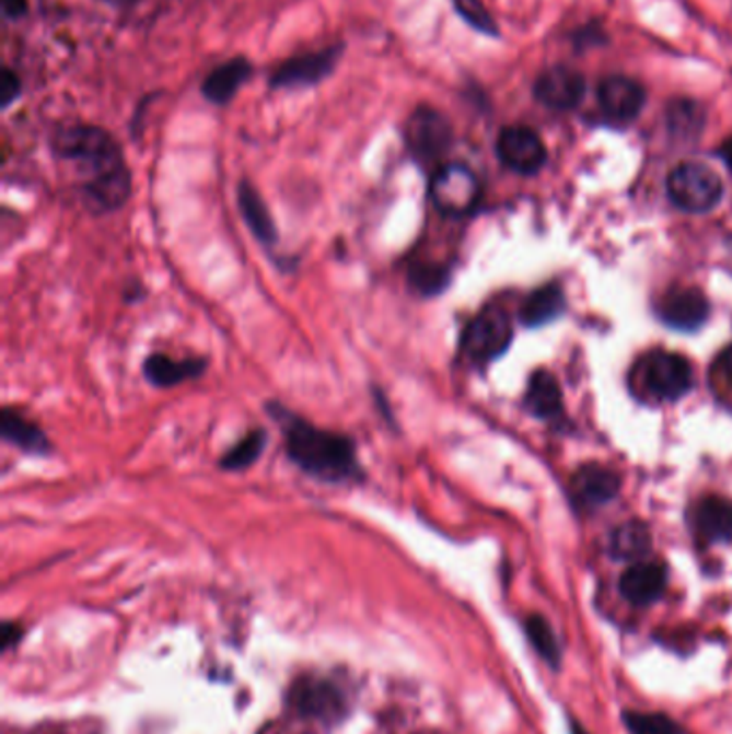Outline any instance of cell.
I'll list each match as a JSON object with an SVG mask.
<instances>
[{"instance_id": "cell-1", "label": "cell", "mask_w": 732, "mask_h": 734, "mask_svg": "<svg viewBox=\"0 0 732 734\" xmlns=\"http://www.w3.org/2000/svg\"><path fill=\"white\" fill-rule=\"evenodd\" d=\"M55 151L78 170L82 196L93 211L113 213L127 202L131 174L108 131L93 125L67 127L55 136Z\"/></svg>"}, {"instance_id": "cell-2", "label": "cell", "mask_w": 732, "mask_h": 734, "mask_svg": "<svg viewBox=\"0 0 732 734\" xmlns=\"http://www.w3.org/2000/svg\"><path fill=\"white\" fill-rule=\"evenodd\" d=\"M271 412L282 423L288 457L303 473L325 483H348L361 479V464L352 439L316 428L278 404L271 406Z\"/></svg>"}, {"instance_id": "cell-3", "label": "cell", "mask_w": 732, "mask_h": 734, "mask_svg": "<svg viewBox=\"0 0 732 734\" xmlns=\"http://www.w3.org/2000/svg\"><path fill=\"white\" fill-rule=\"evenodd\" d=\"M634 381L647 396L660 401H673L689 394L694 387V370L692 363L676 352L653 350L636 365Z\"/></svg>"}, {"instance_id": "cell-4", "label": "cell", "mask_w": 732, "mask_h": 734, "mask_svg": "<svg viewBox=\"0 0 732 734\" xmlns=\"http://www.w3.org/2000/svg\"><path fill=\"white\" fill-rule=\"evenodd\" d=\"M669 196L687 213H707L722 200V178L705 164L685 162L669 174Z\"/></svg>"}, {"instance_id": "cell-5", "label": "cell", "mask_w": 732, "mask_h": 734, "mask_svg": "<svg viewBox=\"0 0 732 734\" xmlns=\"http://www.w3.org/2000/svg\"><path fill=\"white\" fill-rule=\"evenodd\" d=\"M430 200L443 215L464 218L473 213L481 200L479 178L462 164H445L432 174Z\"/></svg>"}, {"instance_id": "cell-6", "label": "cell", "mask_w": 732, "mask_h": 734, "mask_svg": "<svg viewBox=\"0 0 732 734\" xmlns=\"http://www.w3.org/2000/svg\"><path fill=\"white\" fill-rule=\"evenodd\" d=\"M288 704L297 715L329 726L338 724L346 715V698L338 685L327 678H297L290 685Z\"/></svg>"}, {"instance_id": "cell-7", "label": "cell", "mask_w": 732, "mask_h": 734, "mask_svg": "<svg viewBox=\"0 0 732 734\" xmlns=\"http://www.w3.org/2000/svg\"><path fill=\"white\" fill-rule=\"evenodd\" d=\"M511 336L508 314L499 307H488L464 329L462 354L475 365L490 363L508 350Z\"/></svg>"}, {"instance_id": "cell-8", "label": "cell", "mask_w": 732, "mask_h": 734, "mask_svg": "<svg viewBox=\"0 0 732 734\" xmlns=\"http://www.w3.org/2000/svg\"><path fill=\"white\" fill-rule=\"evenodd\" d=\"M404 136L410 155L419 164L441 162L448 155L453 140L448 116L430 106H421L410 114Z\"/></svg>"}, {"instance_id": "cell-9", "label": "cell", "mask_w": 732, "mask_h": 734, "mask_svg": "<svg viewBox=\"0 0 732 734\" xmlns=\"http://www.w3.org/2000/svg\"><path fill=\"white\" fill-rule=\"evenodd\" d=\"M341 46L323 48L316 53H305L288 58L269 78L274 89H303L323 82L338 65Z\"/></svg>"}, {"instance_id": "cell-10", "label": "cell", "mask_w": 732, "mask_h": 734, "mask_svg": "<svg viewBox=\"0 0 732 734\" xmlns=\"http://www.w3.org/2000/svg\"><path fill=\"white\" fill-rule=\"evenodd\" d=\"M501 162L520 174H535L546 164V147L542 138L522 125L506 127L497 140Z\"/></svg>"}, {"instance_id": "cell-11", "label": "cell", "mask_w": 732, "mask_h": 734, "mask_svg": "<svg viewBox=\"0 0 732 734\" xmlns=\"http://www.w3.org/2000/svg\"><path fill=\"white\" fill-rule=\"evenodd\" d=\"M586 91V82L580 71L571 67H550L535 82V97L553 110L576 108Z\"/></svg>"}, {"instance_id": "cell-12", "label": "cell", "mask_w": 732, "mask_h": 734, "mask_svg": "<svg viewBox=\"0 0 732 734\" xmlns=\"http://www.w3.org/2000/svg\"><path fill=\"white\" fill-rule=\"evenodd\" d=\"M660 318L678 331H696L709 318V301L696 288H673L660 301Z\"/></svg>"}, {"instance_id": "cell-13", "label": "cell", "mask_w": 732, "mask_h": 734, "mask_svg": "<svg viewBox=\"0 0 732 734\" xmlns=\"http://www.w3.org/2000/svg\"><path fill=\"white\" fill-rule=\"evenodd\" d=\"M669 584V573L666 567L660 563H644L638 561L631 567L625 569L620 575L619 589L620 595L631 604V606H651L655 604Z\"/></svg>"}, {"instance_id": "cell-14", "label": "cell", "mask_w": 732, "mask_h": 734, "mask_svg": "<svg viewBox=\"0 0 732 734\" xmlns=\"http://www.w3.org/2000/svg\"><path fill=\"white\" fill-rule=\"evenodd\" d=\"M597 100H600L602 110L608 114L611 118L631 120L642 110L647 93L631 78L611 75V78L602 80V84L597 89Z\"/></svg>"}, {"instance_id": "cell-15", "label": "cell", "mask_w": 732, "mask_h": 734, "mask_svg": "<svg viewBox=\"0 0 732 734\" xmlns=\"http://www.w3.org/2000/svg\"><path fill=\"white\" fill-rule=\"evenodd\" d=\"M619 475L606 466H584L571 479L573 499L584 508H602L619 494Z\"/></svg>"}, {"instance_id": "cell-16", "label": "cell", "mask_w": 732, "mask_h": 734, "mask_svg": "<svg viewBox=\"0 0 732 734\" xmlns=\"http://www.w3.org/2000/svg\"><path fill=\"white\" fill-rule=\"evenodd\" d=\"M205 370H207V361L200 357L172 359L169 354L153 352L144 361V378L153 387H176L185 381H194L202 376Z\"/></svg>"}, {"instance_id": "cell-17", "label": "cell", "mask_w": 732, "mask_h": 734, "mask_svg": "<svg viewBox=\"0 0 732 734\" xmlns=\"http://www.w3.org/2000/svg\"><path fill=\"white\" fill-rule=\"evenodd\" d=\"M252 75V65L247 58L239 57L232 60H225L224 65L216 67L202 82V95L216 104L224 106L228 104L236 91L247 82Z\"/></svg>"}, {"instance_id": "cell-18", "label": "cell", "mask_w": 732, "mask_h": 734, "mask_svg": "<svg viewBox=\"0 0 732 734\" xmlns=\"http://www.w3.org/2000/svg\"><path fill=\"white\" fill-rule=\"evenodd\" d=\"M0 434L7 443L15 445L22 452L33 453V455H46L53 450L48 436L44 430L28 421L22 412L13 408H4L0 415Z\"/></svg>"}, {"instance_id": "cell-19", "label": "cell", "mask_w": 732, "mask_h": 734, "mask_svg": "<svg viewBox=\"0 0 732 734\" xmlns=\"http://www.w3.org/2000/svg\"><path fill=\"white\" fill-rule=\"evenodd\" d=\"M239 209H241V215H243L245 224L263 245L271 247V245L278 243V230H276V222L269 213V207L265 205V200L256 191V187L247 180L239 183Z\"/></svg>"}, {"instance_id": "cell-20", "label": "cell", "mask_w": 732, "mask_h": 734, "mask_svg": "<svg viewBox=\"0 0 732 734\" xmlns=\"http://www.w3.org/2000/svg\"><path fill=\"white\" fill-rule=\"evenodd\" d=\"M694 528L707 541L732 539V503L720 497L702 499L694 509Z\"/></svg>"}, {"instance_id": "cell-21", "label": "cell", "mask_w": 732, "mask_h": 734, "mask_svg": "<svg viewBox=\"0 0 732 734\" xmlns=\"http://www.w3.org/2000/svg\"><path fill=\"white\" fill-rule=\"evenodd\" d=\"M524 404L539 419H555L561 415L563 394L557 378L546 370H537L528 381Z\"/></svg>"}, {"instance_id": "cell-22", "label": "cell", "mask_w": 732, "mask_h": 734, "mask_svg": "<svg viewBox=\"0 0 732 734\" xmlns=\"http://www.w3.org/2000/svg\"><path fill=\"white\" fill-rule=\"evenodd\" d=\"M565 310L563 290L555 283L531 292L522 305L520 318L526 327H544L557 321Z\"/></svg>"}, {"instance_id": "cell-23", "label": "cell", "mask_w": 732, "mask_h": 734, "mask_svg": "<svg viewBox=\"0 0 732 734\" xmlns=\"http://www.w3.org/2000/svg\"><path fill=\"white\" fill-rule=\"evenodd\" d=\"M649 550H651V533H649L647 524H642L638 520L620 524L611 537V552L619 561L638 563L640 559H644L649 555Z\"/></svg>"}, {"instance_id": "cell-24", "label": "cell", "mask_w": 732, "mask_h": 734, "mask_svg": "<svg viewBox=\"0 0 732 734\" xmlns=\"http://www.w3.org/2000/svg\"><path fill=\"white\" fill-rule=\"evenodd\" d=\"M524 629H526V638L533 644V649L537 651V655L553 668L557 671L561 666V646L559 640L555 636L553 625L546 621L539 615H531L524 621Z\"/></svg>"}, {"instance_id": "cell-25", "label": "cell", "mask_w": 732, "mask_h": 734, "mask_svg": "<svg viewBox=\"0 0 732 734\" xmlns=\"http://www.w3.org/2000/svg\"><path fill=\"white\" fill-rule=\"evenodd\" d=\"M265 445H267V432L252 430L224 453L220 466L224 470H243L260 457V453L265 452Z\"/></svg>"}, {"instance_id": "cell-26", "label": "cell", "mask_w": 732, "mask_h": 734, "mask_svg": "<svg viewBox=\"0 0 732 734\" xmlns=\"http://www.w3.org/2000/svg\"><path fill=\"white\" fill-rule=\"evenodd\" d=\"M625 729L631 734H683V729L673 718L664 713H642V711H625L623 713Z\"/></svg>"}, {"instance_id": "cell-27", "label": "cell", "mask_w": 732, "mask_h": 734, "mask_svg": "<svg viewBox=\"0 0 732 734\" xmlns=\"http://www.w3.org/2000/svg\"><path fill=\"white\" fill-rule=\"evenodd\" d=\"M450 280V273L439 265H417L410 269V283L421 294H437L441 292Z\"/></svg>"}, {"instance_id": "cell-28", "label": "cell", "mask_w": 732, "mask_h": 734, "mask_svg": "<svg viewBox=\"0 0 732 734\" xmlns=\"http://www.w3.org/2000/svg\"><path fill=\"white\" fill-rule=\"evenodd\" d=\"M453 7L473 28L486 35H497V24L481 0H453Z\"/></svg>"}, {"instance_id": "cell-29", "label": "cell", "mask_w": 732, "mask_h": 734, "mask_svg": "<svg viewBox=\"0 0 732 734\" xmlns=\"http://www.w3.org/2000/svg\"><path fill=\"white\" fill-rule=\"evenodd\" d=\"M671 127L675 129V131H678V133H683L687 127V123L696 129V123L698 120H702V116L698 114V106H694V104H685V102H678V104H675L673 106V113H671Z\"/></svg>"}, {"instance_id": "cell-30", "label": "cell", "mask_w": 732, "mask_h": 734, "mask_svg": "<svg viewBox=\"0 0 732 734\" xmlns=\"http://www.w3.org/2000/svg\"><path fill=\"white\" fill-rule=\"evenodd\" d=\"M20 91H22V86H20L18 75H15L11 69H4V73H2V84H0V102H2V106L9 108V106L18 100Z\"/></svg>"}, {"instance_id": "cell-31", "label": "cell", "mask_w": 732, "mask_h": 734, "mask_svg": "<svg viewBox=\"0 0 732 734\" xmlns=\"http://www.w3.org/2000/svg\"><path fill=\"white\" fill-rule=\"evenodd\" d=\"M2 11L9 20H18L28 11V0H2Z\"/></svg>"}, {"instance_id": "cell-32", "label": "cell", "mask_w": 732, "mask_h": 734, "mask_svg": "<svg viewBox=\"0 0 732 734\" xmlns=\"http://www.w3.org/2000/svg\"><path fill=\"white\" fill-rule=\"evenodd\" d=\"M718 368H720V372H722V376L729 381L732 385V343L720 354V359H718Z\"/></svg>"}, {"instance_id": "cell-33", "label": "cell", "mask_w": 732, "mask_h": 734, "mask_svg": "<svg viewBox=\"0 0 732 734\" xmlns=\"http://www.w3.org/2000/svg\"><path fill=\"white\" fill-rule=\"evenodd\" d=\"M15 640H20V627L13 625V622H7L2 627V649L7 651Z\"/></svg>"}, {"instance_id": "cell-34", "label": "cell", "mask_w": 732, "mask_h": 734, "mask_svg": "<svg viewBox=\"0 0 732 734\" xmlns=\"http://www.w3.org/2000/svg\"><path fill=\"white\" fill-rule=\"evenodd\" d=\"M720 158L727 162V166L732 170V138H729L722 149H720Z\"/></svg>"}, {"instance_id": "cell-35", "label": "cell", "mask_w": 732, "mask_h": 734, "mask_svg": "<svg viewBox=\"0 0 732 734\" xmlns=\"http://www.w3.org/2000/svg\"><path fill=\"white\" fill-rule=\"evenodd\" d=\"M104 2H108V4H113V7H131V4H136V2H140V0H104Z\"/></svg>"}]
</instances>
